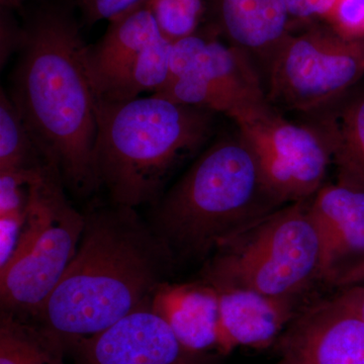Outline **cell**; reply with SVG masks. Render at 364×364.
I'll use <instances>...</instances> for the list:
<instances>
[{
    "label": "cell",
    "mask_w": 364,
    "mask_h": 364,
    "mask_svg": "<svg viewBox=\"0 0 364 364\" xmlns=\"http://www.w3.org/2000/svg\"><path fill=\"white\" fill-rule=\"evenodd\" d=\"M78 249L32 322L67 353L144 306L152 305L177 267L167 244L136 208L114 205L85 213Z\"/></svg>",
    "instance_id": "obj_1"
},
{
    "label": "cell",
    "mask_w": 364,
    "mask_h": 364,
    "mask_svg": "<svg viewBox=\"0 0 364 364\" xmlns=\"http://www.w3.org/2000/svg\"><path fill=\"white\" fill-rule=\"evenodd\" d=\"M69 4L28 14L9 95L43 156L76 196L100 188L93 151L97 123L87 45Z\"/></svg>",
    "instance_id": "obj_2"
},
{
    "label": "cell",
    "mask_w": 364,
    "mask_h": 364,
    "mask_svg": "<svg viewBox=\"0 0 364 364\" xmlns=\"http://www.w3.org/2000/svg\"><path fill=\"white\" fill-rule=\"evenodd\" d=\"M240 131L223 136L152 205L150 225L177 264L207 260L225 241L284 207Z\"/></svg>",
    "instance_id": "obj_3"
},
{
    "label": "cell",
    "mask_w": 364,
    "mask_h": 364,
    "mask_svg": "<svg viewBox=\"0 0 364 364\" xmlns=\"http://www.w3.org/2000/svg\"><path fill=\"white\" fill-rule=\"evenodd\" d=\"M95 176L111 203L151 207L176 167L212 135L215 112L151 95L130 102L97 100Z\"/></svg>",
    "instance_id": "obj_4"
},
{
    "label": "cell",
    "mask_w": 364,
    "mask_h": 364,
    "mask_svg": "<svg viewBox=\"0 0 364 364\" xmlns=\"http://www.w3.org/2000/svg\"><path fill=\"white\" fill-rule=\"evenodd\" d=\"M321 257L310 200L289 203L222 243L205 260L202 280L218 289L306 299L322 284Z\"/></svg>",
    "instance_id": "obj_5"
},
{
    "label": "cell",
    "mask_w": 364,
    "mask_h": 364,
    "mask_svg": "<svg viewBox=\"0 0 364 364\" xmlns=\"http://www.w3.org/2000/svg\"><path fill=\"white\" fill-rule=\"evenodd\" d=\"M273 107L314 114L343 98L364 76V39L345 40L328 26L289 33L264 70Z\"/></svg>",
    "instance_id": "obj_6"
},
{
    "label": "cell",
    "mask_w": 364,
    "mask_h": 364,
    "mask_svg": "<svg viewBox=\"0 0 364 364\" xmlns=\"http://www.w3.org/2000/svg\"><path fill=\"white\" fill-rule=\"evenodd\" d=\"M65 186L53 198L49 214L25 254L0 272V312L33 320L77 251L85 213L67 200Z\"/></svg>",
    "instance_id": "obj_7"
},
{
    "label": "cell",
    "mask_w": 364,
    "mask_h": 364,
    "mask_svg": "<svg viewBox=\"0 0 364 364\" xmlns=\"http://www.w3.org/2000/svg\"><path fill=\"white\" fill-rule=\"evenodd\" d=\"M237 126L255 150L268 186L284 205L310 200L324 186L332 151L315 122L291 123L275 109Z\"/></svg>",
    "instance_id": "obj_8"
},
{
    "label": "cell",
    "mask_w": 364,
    "mask_h": 364,
    "mask_svg": "<svg viewBox=\"0 0 364 364\" xmlns=\"http://www.w3.org/2000/svg\"><path fill=\"white\" fill-rule=\"evenodd\" d=\"M73 364H215V353L189 350L149 305L68 352Z\"/></svg>",
    "instance_id": "obj_9"
},
{
    "label": "cell",
    "mask_w": 364,
    "mask_h": 364,
    "mask_svg": "<svg viewBox=\"0 0 364 364\" xmlns=\"http://www.w3.org/2000/svg\"><path fill=\"white\" fill-rule=\"evenodd\" d=\"M274 346L273 364H364V320L324 299L306 306Z\"/></svg>",
    "instance_id": "obj_10"
},
{
    "label": "cell",
    "mask_w": 364,
    "mask_h": 364,
    "mask_svg": "<svg viewBox=\"0 0 364 364\" xmlns=\"http://www.w3.org/2000/svg\"><path fill=\"white\" fill-rule=\"evenodd\" d=\"M321 250V282L336 287L364 260V188L337 181L325 183L310 200Z\"/></svg>",
    "instance_id": "obj_11"
},
{
    "label": "cell",
    "mask_w": 364,
    "mask_h": 364,
    "mask_svg": "<svg viewBox=\"0 0 364 364\" xmlns=\"http://www.w3.org/2000/svg\"><path fill=\"white\" fill-rule=\"evenodd\" d=\"M219 293V353L237 347L265 349L277 343L287 326L306 306V299L279 298L243 289Z\"/></svg>",
    "instance_id": "obj_12"
},
{
    "label": "cell",
    "mask_w": 364,
    "mask_h": 364,
    "mask_svg": "<svg viewBox=\"0 0 364 364\" xmlns=\"http://www.w3.org/2000/svg\"><path fill=\"white\" fill-rule=\"evenodd\" d=\"M205 26L247 53L263 71L291 33L284 0H205Z\"/></svg>",
    "instance_id": "obj_13"
},
{
    "label": "cell",
    "mask_w": 364,
    "mask_h": 364,
    "mask_svg": "<svg viewBox=\"0 0 364 364\" xmlns=\"http://www.w3.org/2000/svg\"><path fill=\"white\" fill-rule=\"evenodd\" d=\"M153 306L189 350L220 354L219 293L214 287L203 280L181 284L167 282Z\"/></svg>",
    "instance_id": "obj_14"
},
{
    "label": "cell",
    "mask_w": 364,
    "mask_h": 364,
    "mask_svg": "<svg viewBox=\"0 0 364 364\" xmlns=\"http://www.w3.org/2000/svg\"><path fill=\"white\" fill-rule=\"evenodd\" d=\"M162 38L146 4L109 21L102 39L86 47V66L92 88Z\"/></svg>",
    "instance_id": "obj_15"
},
{
    "label": "cell",
    "mask_w": 364,
    "mask_h": 364,
    "mask_svg": "<svg viewBox=\"0 0 364 364\" xmlns=\"http://www.w3.org/2000/svg\"><path fill=\"white\" fill-rule=\"evenodd\" d=\"M316 112L337 168V181L364 188V91Z\"/></svg>",
    "instance_id": "obj_16"
},
{
    "label": "cell",
    "mask_w": 364,
    "mask_h": 364,
    "mask_svg": "<svg viewBox=\"0 0 364 364\" xmlns=\"http://www.w3.org/2000/svg\"><path fill=\"white\" fill-rule=\"evenodd\" d=\"M172 43L162 38L135 58L119 67L93 87L95 98L107 102H124L156 93L169 78Z\"/></svg>",
    "instance_id": "obj_17"
},
{
    "label": "cell",
    "mask_w": 364,
    "mask_h": 364,
    "mask_svg": "<svg viewBox=\"0 0 364 364\" xmlns=\"http://www.w3.org/2000/svg\"><path fill=\"white\" fill-rule=\"evenodd\" d=\"M63 344L32 321L0 312V364H67Z\"/></svg>",
    "instance_id": "obj_18"
},
{
    "label": "cell",
    "mask_w": 364,
    "mask_h": 364,
    "mask_svg": "<svg viewBox=\"0 0 364 364\" xmlns=\"http://www.w3.org/2000/svg\"><path fill=\"white\" fill-rule=\"evenodd\" d=\"M50 164L33 142L9 93L1 88L0 171H38Z\"/></svg>",
    "instance_id": "obj_19"
},
{
    "label": "cell",
    "mask_w": 364,
    "mask_h": 364,
    "mask_svg": "<svg viewBox=\"0 0 364 364\" xmlns=\"http://www.w3.org/2000/svg\"><path fill=\"white\" fill-rule=\"evenodd\" d=\"M160 32L169 42L198 32L205 21V0H147Z\"/></svg>",
    "instance_id": "obj_20"
},
{
    "label": "cell",
    "mask_w": 364,
    "mask_h": 364,
    "mask_svg": "<svg viewBox=\"0 0 364 364\" xmlns=\"http://www.w3.org/2000/svg\"><path fill=\"white\" fill-rule=\"evenodd\" d=\"M325 21L345 40L364 39V0H337Z\"/></svg>",
    "instance_id": "obj_21"
},
{
    "label": "cell",
    "mask_w": 364,
    "mask_h": 364,
    "mask_svg": "<svg viewBox=\"0 0 364 364\" xmlns=\"http://www.w3.org/2000/svg\"><path fill=\"white\" fill-rule=\"evenodd\" d=\"M147 0H75L83 23L95 25L100 21H112L143 6Z\"/></svg>",
    "instance_id": "obj_22"
},
{
    "label": "cell",
    "mask_w": 364,
    "mask_h": 364,
    "mask_svg": "<svg viewBox=\"0 0 364 364\" xmlns=\"http://www.w3.org/2000/svg\"><path fill=\"white\" fill-rule=\"evenodd\" d=\"M25 40L23 25L14 18L13 11L0 7V66L4 67L14 54L20 52Z\"/></svg>",
    "instance_id": "obj_23"
},
{
    "label": "cell",
    "mask_w": 364,
    "mask_h": 364,
    "mask_svg": "<svg viewBox=\"0 0 364 364\" xmlns=\"http://www.w3.org/2000/svg\"><path fill=\"white\" fill-rule=\"evenodd\" d=\"M289 18L299 21L326 20L337 0H284Z\"/></svg>",
    "instance_id": "obj_24"
},
{
    "label": "cell",
    "mask_w": 364,
    "mask_h": 364,
    "mask_svg": "<svg viewBox=\"0 0 364 364\" xmlns=\"http://www.w3.org/2000/svg\"><path fill=\"white\" fill-rule=\"evenodd\" d=\"M337 305L350 311L364 320V284H356L337 289L331 298Z\"/></svg>",
    "instance_id": "obj_25"
},
{
    "label": "cell",
    "mask_w": 364,
    "mask_h": 364,
    "mask_svg": "<svg viewBox=\"0 0 364 364\" xmlns=\"http://www.w3.org/2000/svg\"><path fill=\"white\" fill-rule=\"evenodd\" d=\"M356 284H364V260L351 268L348 272L345 273L335 287L338 289L356 286Z\"/></svg>",
    "instance_id": "obj_26"
},
{
    "label": "cell",
    "mask_w": 364,
    "mask_h": 364,
    "mask_svg": "<svg viewBox=\"0 0 364 364\" xmlns=\"http://www.w3.org/2000/svg\"><path fill=\"white\" fill-rule=\"evenodd\" d=\"M23 1L25 0H0V7L13 11L20 9L23 6ZM64 2L71 6H75V0H64Z\"/></svg>",
    "instance_id": "obj_27"
}]
</instances>
